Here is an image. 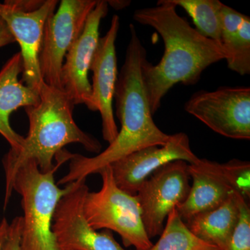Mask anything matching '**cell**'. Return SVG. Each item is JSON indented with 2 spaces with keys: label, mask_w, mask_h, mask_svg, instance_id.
<instances>
[{
  "label": "cell",
  "mask_w": 250,
  "mask_h": 250,
  "mask_svg": "<svg viewBox=\"0 0 250 250\" xmlns=\"http://www.w3.org/2000/svg\"><path fill=\"white\" fill-rule=\"evenodd\" d=\"M200 158L192 152L188 136L184 132L170 135L164 146H152L136 151L110 165L116 185L136 195L143 182L163 166L175 161L195 164Z\"/></svg>",
  "instance_id": "cell-11"
},
{
  "label": "cell",
  "mask_w": 250,
  "mask_h": 250,
  "mask_svg": "<svg viewBox=\"0 0 250 250\" xmlns=\"http://www.w3.org/2000/svg\"><path fill=\"white\" fill-rule=\"evenodd\" d=\"M22 70L21 52L15 54L0 70V134L9 143L13 152L21 150L24 137L11 127L10 116L18 108L34 106L40 100L38 92L18 80Z\"/></svg>",
  "instance_id": "cell-14"
},
{
  "label": "cell",
  "mask_w": 250,
  "mask_h": 250,
  "mask_svg": "<svg viewBox=\"0 0 250 250\" xmlns=\"http://www.w3.org/2000/svg\"><path fill=\"white\" fill-rule=\"evenodd\" d=\"M149 250H221L207 244L190 232L174 208L166 219L160 238Z\"/></svg>",
  "instance_id": "cell-19"
},
{
  "label": "cell",
  "mask_w": 250,
  "mask_h": 250,
  "mask_svg": "<svg viewBox=\"0 0 250 250\" xmlns=\"http://www.w3.org/2000/svg\"><path fill=\"white\" fill-rule=\"evenodd\" d=\"M176 7L180 6L193 21L195 29L202 36L221 41V10L223 3L219 0H169ZM221 45V44H220Z\"/></svg>",
  "instance_id": "cell-18"
},
{
  "label": "cell",
  "mask_w": 250,
  "mask_h": 250,
  "mask_svg": "<svg viewBox=\"0 0 250 250\" xmlns=\"http://www.w3.org/2000/svg\"><path fill=\"white\" fill-rule=\"evenodd\" d=\"M237 194H231L214 209L195 215L185 222L190 232L207 244L226 250L239 218Z\"/></svg>",
  "instance_id": "cell-15"
},
{
  "label": "cell",
  "mask_w": 250,
  "mask_h": 250,
  "mask_svg": "<svg viewBox=\"0 0 250 250\" xmlns=\"http://www.w3.org/2000/svg\"><path fill=\"white\" fill-rule=\"evenodd\" d=\"M188 164L184 161L168 163L139 188L136 196L149 239L160 236L169 213L187 199L190 189Z\"/></svg>",
  "instance_id": "cell-9"
},
{
  "label": "cell",
  "mask_w": 250,
  "mask_h": 250,
  "mask_svg": "<svg viewBox=\"0 0 250 250\" xmlns=\"http://www.w3.org/2000/svg\"><path fill=\"white\" fill-rule=\"evenodd\" d=\"M129 32L114 95L121 130L116 139L98 155L87 157L72 154L68 172L59 180V185L86 179L90 174L99 173L105 166L125 156L149 146H164L170 139V135L161 131L154 123L149 107L142 75V63L147 52L133 24L129 25Z\"/></svg>",
  "instance_id": "cell-2"
},
{
  "label": "cell",
  "mask_w": 250,
  "mask_h": 250,
  "mask_svg": "<svg viewBox=\"0 0 250 250\" xmlns=\"http://www.w3.org/2000/svg\"><path fill=\"white\" fill-rule=\"evenodd\" d=\"M108 12V1L98 0L82 34L65 54L61 73L62 89L75 105L83 104L87 106L90 103L92 89L88 71L100 39V22Z\"/></svg>",
  "instance_id": "cell-13"
},
{
  "label": "cell",
  "mask_w": 250,
  "mask_h": 250,
  "mask_svg": "<svg viewBox=\"0 0 250 250\" xmlns=\"http://www.w3.org/2000/svg\"><path fill=\"white\" fill-rule=\"evenodd\" d=\"M39 103L25 107L29 129L21 150L9 152L3 159L6 175L4 208L12 194L13 179L16 171L27 161H36L41 171L54 168L53 160L62 148L79 143L87 151L99 154L102 145L98 140L79 127L73 118L75 105L65 92L45 82L39 91Z\"/></svg>",
  "instance_id": "cell-3"
},
{
  "label": "cell",
  "mask_w": 250,
  "mask_h": 250,
  "mask_svg": "<svg viewBox=\"0 0 250 250\" xmlns=\"http://www.w3.org/2000/svg\"><path fill=\"white\" fill-rule=\"evenodd\" d=\"M199 167L214 174L227 184L233 192L239 194L247 202L250 198V161L232 159L227 163L220 164L199 159L195 163Z\"/></svg>",
  "instance_id": "cell-20"
},
{
  "label": "cell",
  "mask_w": 250,
  "mask_h": 250,
  "mask_svg": "<svg viewBox=\"0 0 250 250\" xmlns=\"http://www.w3.org/2000/svg\"><path fill=\"white\" fill-rule=\"evenodd\" d=\"M58 2L57 0H6L0 2V17L21 46L23 66L21 82L39 93L44 82L39 65L44 27Z\"/></svg>",
  "instance_id": "cell-6"
},
{
  "label": "cell",
  "mask_w": 250,
  "mask_h": 250,
  "mask_svg": "<svg viewBox=\"0 0 250 250\" xmlns=\"http://www.w3.org/2000/svg\"><path fill=\"white\" fill-rule=\"evenodd\" d=\"M120 24L119 16L114 15L107 32L99 39L90 67L93 74V84L90 103L87 107L90 111L100 112L103 139L109 144L118 134L113 103L118 76L116 41Z\"/></svg>",
  "instance_id": "cell-12"
},
{
  "label": "cell",
  "mask_w": 250,
  "mask_h": 250,
  "mask_svg": "<svg viewBox=\"0 0 250 250\" xmlns=\"http://www.w3.org/2000/svg\"><path fill=\"white\" fill-rule=\"evenodd\" d=\"M176 8L169 0H159L156 6L134 13V21L154 28L165 45L159 63L153 65L147 57L142 63L143 83L153 116L174 85L195 84L207 67L225 59L221 45L200 34L179 16Z\"/></svg>",
  "instance_id": "cell-1"
},
{
  "label": "cell",
  "mask_w": 250,
  "mask_h": 250,
  "mask_svg": "<svg viewBox=\"0 0 250 250\" xmlns=\"http://www.w3.org/2000/svg\"><path fill=\"white\" fill-rule=\"evenodd\" d=\"M22 217H16L9 224L7 236L5 240L2 250H21V238L22 232Z\"/></svg>",
  "instance_id": "cell-22"
},
{
  "label": "cell",
  "mask_w": 250,
  "mask_h": 250,
  "mask_svg": "<svg viewBox=\"0 0 250 250\" xmlns=\"http://www.w3.org/2000/svg\"><path fill=\"white\" fill-rule=\"evenodd\" d=\"M238 197L239 218L226 250H250V208L247 202L239 194Z\"/></svg>",
  "instance_id": "cell-21"
},
{
  "label": "cell",
  "mask_w": 250,
  "mask_h": 250,
  "mask_svg": "<svg viewBox=\"0 0 250 250\" xmlns=\"http://www.w3.org/2000/svg\"><path fill=\"white\" fill-rule=\"evenodd\" d=\"M98 174L103 179L101 189L88 191L83 204V213L90 226L97 231L118 233L126 248L150 249L153 243L145 229L137 197L116 185L111 166H105Z\"/></svg>",
  "instance_id": "cell-5"
},
{
  "label": "cell",
  "mask_w": 250,
  "mask_h": 250,
  "mask_svg": "<svg viewBox=\"0 0 250 250\" xmlns=\"http://www.w3.org/2000/svg\"><path fill=\"white\" fill-rule=\"evenodd\" d=\"M188 171L192 179L190 191L185 201L175 208L184 223L195 215L217 208L234 192L221 179L197 164H188Z\"/></svg>",
  "instance_id": "cell-17"
},
{
  "label": "cell",
  "mask_w": 250,
  "mask_h": 250,
  "mask_svg": "<svg viewBox=\"0 0 250 250\" xmlns=\"http://www.w3.org/2000/svg\"><path fill=\"white\" fill-rule=\"evenodd\" d=\"M71 156L70 152L59 153L56 156L57 164L49 172L41 171L34 160L24 163L16 171L12 190L21 195L24 212L21 250H61L52 231V225L56 208L68 190L69 184L60 188L54 175Z\"/></svg>",
  "instance_id": "cell-4"
},
{
  "label": "cell",
  "mask_w": 250,
  "mask_h": 250,
  "mask_svg": "<svg viewBox=\"0 0 250 250\" xmlns=\"http://www.w3.org/2000/svg\"><path fill=\"white\" fill-rule=\"evenodd\" d=\"M221 44L230 70L241 76L250 74V18L223 4Z\"/></svg>",
  "instance_id": "cell-16"
},
{
  "label": "cell",
  "mask_w": 250,
  "mask_h": 250,
  "mask_svg": "<svg viewBox=\"0 0 250 250\" xmlns=\"http://www.w3.org/2000/svg\"><path fill=\"white\" fill-rule=\"evenodd\" d=\"M98 0H62L44 27L39 65L46 84L62 89L61 73L65 54L84 28Z\"/></svg>",
  "instance_id": "cell-7"
},
{
  "label": "cell",
  "mask_w": 250,
  "mask_h": 250,
  "mask_svg": "<svg viewBox=\"0 0 250 250\" xmlns=\"http://www.w3.org/2000/svg\"><path fill=\"white\" fill-rule=\"evenodd\" d=\"M184 109L225 137L250 139V88L220 87L200 90L186 103Z\"/></svg>",
  "instance_id": "cell-8"
},
{
  "label": "cell",
  "mask_w": 250,
  "mask_h": 250,
  "mask_svg": "<svg viewBox=\"0 0 250 250\" xmlns=\"http://www.w3.org/2000/svg\"><path fill=\"white\" fill-rule=\"evenodd\" d=\"M15 42L16 39L10 31L9 27L4 20L0 17V48Z\"/></svg>",
  "instance_id": "cell-23"
},
{
  "label": "cell",
  "mask_w": 250,
  "mask_h": 250,
  "mask_svg": "<svg viewBox=\"0 0 250 250\" xmlns=\"http://www.w3.org/2000/svg\"><path fill=\"white\" fill-rule=\"evenodd\" d=\"M86 179L69 184V189L59 202L52 225L61 250H126L111 231L94 229L87 222L83 204L88 191Z\"/></svg>",
  "instance_id": "cell-10"
},
{
  "label": "cell",
  "mask_w": 250,
  "mask_h": 250,
  "mask_svg": "<svg viewBox=\"0 0 250 250\" xmlns=\"http://www.w3.org/2000/svg\"><path fill=\"white\" fill-rule=\"evenodd\" d=\"M9 226V224L5 218L3 219L0 223V250H2L5 240L7 236Z\"/></svg>",
  "instance_id": "cell-24"
}]
</instances>
